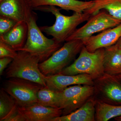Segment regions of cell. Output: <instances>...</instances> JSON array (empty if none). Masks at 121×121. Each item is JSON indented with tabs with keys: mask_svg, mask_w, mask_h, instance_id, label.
<instances>
[{
	"mask_svg": "<svg viewBox=\"0 0 121 121\" xmlns=\"http://www.w3.org/2000/svg\"><path fill=\"white\" fill-rule=\"evenodd\" d=\"M61 9L56 6L46 5L37 7L33 10L50 13L55 16L56 21L53 25L42 26L40 28L42 32L62 43L73 33L79 25L87 21L91 16L84 12H74L71 16H65L60 12Z\"/></svg>",
	"mask_w": 121,
	"mask_h": 121,
	"instance_id": "cell-1",
	"label": "cell"
},
{
	"mask_svg": "<svg viewBox=\"0 0 121 121\" xmlns=\"http://www.w3.org/2000/svg\"><path fill=\"white\" fill-rule=\"evenodd\" d=\"M37 20L36 13L33 12L27 22L28 33L26 43L20 51H25L37 56L41 62L60 48L62 43L53 38L49 39L45 37L37 25Z\"/></svg>",
	"mask_w": 121,
	"mask_h": 121,
	"instance_id": "cell-2",
	"label": "cell"
},
{
	"mask_svg": "<svg viewBox=\"0 0 121 121\" xmlns=\"http://www.w3.org/2000/svg\"><path fill=\"white\" fill-rule=\"evenodd\" d=\"M39 62L37 56L30 52L18 51L17 55L6 69V78L23 79L47 86L45 80L46 76L39 68Z\"/></svg>",
	"mask_w": 121,
	"mask_h": 121,
	"instance_id": "cell-3",
	"label": "cell"
},
{
	"mask_svg": "<svg viewBox=\"0 0 121 121\" xmlns=\"http://www.w3.org/2000/svg\"><path fill=\"white\" fill-rule=\"evenodd\" d=\"M104 51L105 48H102L91 52L84 46L78 58L59 74L70 75L87 74L95 80L105 73Z\"/></svg>",
	"mask_w": 121,
	"mask_h": 121,
	"instance_id": "cell-4",
	"label": "cell"
},
{
	"mask_svg": "<svg viewBox=\"0 0 121 121\" xmlns=\"http://www.w3.org/2000/svg\"><path fill=\"white\" fill-rule=\"evenodd\" d=\"M84 46L82 40L66 41L47 60L39 64L40 71L45 76L59 74L73 60Z\"/></svg>",
	"mask_w": 121,
	"mask_h": 121,
	"instance_id": "cell-5",
	"label": "cell"
},
{
	"mask_svg": "<svg viewBox=\"0 0 121 121\" xmlns=\"http://www.w3.org/2000/svg\"><path fill=\"white\" fill-rule=\"evenodd\" d=\"M43 86L23 79L11 78L5 82L3 88L15 99L20 107H25L37 103V93Z\"/></svg>",
	"mask_w": 121,
	"mask_h": 121,
	"instance_id": "cell-6",
	"label": "cell"
},
{
	"mask_svg": "<svg viewBox=\"0 0 121 121\" xmlns=\"http://www.w3.org/2000/svg\"><path fill=\"white\" fill-rule=\"evenodd\" d=\"M95 93L94 86L78 84L68 87L60 91L59 108L62 111V115H67L82 106Z\"/></svg>",
	"mask_w": 121,
	"mask_h": 121,
	"instance_id": "cell-7",
	"label": "cell"
},
{
	"mask_svg": "<svg viewBox=\"0 0 121 121\" xmlns=\"http://www.w3.org/2000/svg\"><path fill=\"white\" fill-rule=\"evenodd\" d=\"M87 21L82 27L77 29L66 41L75 40L82 41L95 33L114 27L121 23V21L101 10L91 16Z\"/></svg>",
	"mask_w": 121,
	"mask_h": 121,
	"instance_id": "cell-8",
	"label": "cell"
},
{
	"mask_svg": "<svg viewBox=\"0 0 121 121\" xmlns=\"http://www.w3.org/2000/svg\"><path fill=\"white\" fill-rule=\"evenodd\" d=\"M94 82V97L96 100L121 105V82L115 76L105 73Z\"/></svg>",
	"mask_w": 121,
	"mask_h": 121,
	"instance_id": "cell-9",
	"label": "cell"
},
{
	"mask_svg": "<svg viewBox=\"0 0 121 121\" xmlns=\"http://www.w3.org/2000/svg\"><path fill=\"white\" fill-rule=\"evenodd\" d=\"M33 10L29 0H2L0 1V15L17 22H27Z\"/></svg>",
	"mask_w": 121,
	"mask_h": 121,
	"instance_id": "cell-10",
	"label": "cell"
},
{
	"mask_svg": "<svg viewBox=\"0 0 121 121\" xmlns=\"http://www.w3.org/2000/svg\"><path fill=\"white\" fill-rule=\"evenodd\" d=\"M47 86L56 91H60L70 86L78 84L94 86V79L87 74L65 75L57 74L45 77Z\"/></svg>",
	"mask_w": 121,
	"mask_h": 121,
	"instance_id": "cell-11",
	"label": "cell"
},
{
	"mask_svg": "<svg viewBox=\"0 0 121 121\" xmlns=\"http://www.w3.org/2000/svg\"><path fill=\"white\" fill-rule=\"evenodd\" d=\"M121 37V23L117 26L108 29L95 36H92L82 40L89 51L94 52L96 50L114 45Z\"/></svg>",
	"mask_w": 121,
	"mask_h": 121,
	"instance_id": "cell-12",
	"label": "cell"
},
{
	"mask_svg": "<svg viewBox=\"0 0 121 121\" xmlns=\"http://www.w3.org/2000/svg\"><path fill=\"white\" fill-rule=\"evenodd\" d=\"M20 109L27 121H52L54 118L62 115L60 108H52L37 103Z\"/></svg>",
	"mask_w": 121,
	"mask_h": 121,
	"instance_id": "cell-13",
	"label": "cell"
},
{
	"mask_svg": "<svg viewBox=\"0 0 121 121\" xmlns=\"http://www.w3.org/2000/svg\"><path fill=\"white\" fill-rule=\"evenodd\" d=\"M33 9L37 7L51 5L60 7L66 11L82 13L93 6L94 0L82 1L78 0H29Z\"/></svg>",
	"mask_w": 121,
	"mask_h": 121,
	"instance_id": "cell-14",
	"label": "cell"
},
{
	"mask_svg": "<svg viewBox=\"0 0 121 121\" xmlns=\"http://www.w3.org/2000/svg\"><path fill=\"white\" fill-rule=\"evenodd\" d=\"M28 33L27 22H17L8 32L0 36V41L10 45L17 51H20L26 43Z\"/></svg>",
	"mask_w": 121,
	"mask_h": 121,
	"instance_id": "cell-15",
	"label": "cell"
},
{
	"mask_svg": "<svg viewBox=\"0 0 121 121\" xmlns=\"http://www.w3.org/2000/svg\"><path fill=\"white\" fill-rule=\"evenodd\" d=\"M96 101L93 96L75 111L69 114L55 118L52 121H95Z\"/></svg>",
	"mask_w": 121,
	"mask_h": 121,
	"instance_id": "cell-16",
	"label": "cell"
},
{
	"mask_svg": "<svg viewBox=\"0 0 121 121\" xmlns=\"http://www.w3.org/2000/svg\"><path fill=\"white\" fill-rule=\"evenodd\" d=\"M104 48L105 73L115 76L121 75V51L115 44Z\"/></svg>",
	"mask_w": 121,
	"mask_h": 121,
	"instance_id": "cell-17",
	"label": "cell"
},
{
	"mask_svg": "<svg viewBox=\"0 0 121 121\" xmlns=\"http://www.w3.org/2000/svg\"><path fill=\"white\" fill-rule=\"evenodd\" d=\"M102 9L121 21V0H94L93 6L84 12L91 16Z\"/></svg>",
	"mask_w": 121,
	"mask_h": 121,
	"instance_id": "cell-18",
	"label": "cell"
},
{
	"mask_svg": "<svg viewBox=\"0 0 121 121\" xmlns=\"http://www.w3.org/2000/svg\"><path fill=\"white\" fill-rule=\"evenodd\" d=\"M120 116L121 105L108 104L99 100L96 101L95 121H107Z\"/></svg>",
	"mask_w": 121,
	"mask_h": 121,
	"instance_id": "cell-19",
	"label": "cell"
},
{
	"mask_svg": "<svg viewBox=\"0 0 121 121\" xmlns=\"http://www.w3.org/2000/svg\"><path fill=\"white\" fill-rule=\"evenodd\" d=\"M37 103L43 105L60 108V91L52 90L47 86H43L37 93Z\"/></svg>",
	"mask_w": 121,
	"mask_h": 121,
	"instance_id": "cell-20",
	"label": "cell"
},
{
	"mask_svg": "<svg viewBox=\"0 0 121 121\" xmlns=\"http://www.w3.org/2000/svg\"><path fill=\"white\" fill-rule=\"evenodd\" d=\"M16 104L15 99L1 88L0 91V121L8 114Z\"/></svg>",
	"mask_w": 121,
	"mask_h": 121,
	"instance_id": "cell-21",
	"label": "cell"
},
{
	"mask_svg": "<svg viewBox=\"0 0 121 121\" xmlns=\"http://www.w3.org/2000/svg\"><path fill=\"white\" fill-rule=\"evenodd\" d=\"M1 121H27L17 103Z\"/></svg>",
	"mask_w": 121,
	"mask_h": 121,
	"instance_id": "cell-22",
	"label": "cell"
},
{
	"mask_svg": "<svg viewBox=\"0 0 121 121\" xmlns=\"http://www.w3.org/2000/svg\"><path fill=\"white\" fill-rule=\"evenodd\" d=\"M17 22L9 17L0 15V36L8 32Z\"/></svg>",
	"mask_w": 121,
	"mask_h": 121,
	"instance_id": "cell-23",
	"label": "cell"
},
{
	"mask_svg": "<svg viewBox=\"0 0 121 121\" xmlns=\"http://www.w3.org/2000/svg\"><path fill=\"white\" fill-rule=\"evenodd\" d=\"M17 52L8 44L0 41V58L9 57L13 59L17 55Z\"/></svg>",
	"mask_w": 121,
	"mask_h": 121,
	"instance_id": "cell-24",
	"label": "cell"
},
{
	"mask_svg": "<svg viewBox=\"0 0 121 121\" xmlns=\"http://www.w3.org/2000/svg\"><path fill=\"white\" fill-rule=\"evenodd\" d=\"M13 59L9 57L0 58V75H2L4 69L9 65Z\"/></svg>",
	"mask_w": 121,
	"mask_h": 121,
	"instance_id": "cell-25",
	"label": "cell"
},
{
	"mask_svg": "<svg viewBox=\"0 0 121 121\" xmlns=\"http://www.w3.org/2000/svg\"><path fill=\"white\" fill-rule=\"evenodd\" d=\"M115 44L121 51V37L118 39Z\"/></svg>",
	"mask_w": 121,
	"mask_h": 121,
	"instance_id": "cell-26",
	"label": "cell"
},
{
	"mask_svg": "<svg viewBox=\"0 0 121 121\" xmlns=\"http://www.w3.org/2000/svg\"><path fill=\"white\" fill-rule=\"evenodd\" d=\"M115 120L117 121H121V116L117 117L114 118Z\"/></svg>",
	"mask_w": 121,
	"mask_h": 121,
	"instance_id": "cell-27",
	"label": "cell"
},
{
	"mask_svg": "<svg viewBox=\"0 0 121 121\" xmlns=\"http://www.w3.org/2000/svg\"><path fill=\"white\" fill-rule=\"evenodd\" d=\"M116 76V77L118 79V80H119L121 82V75H119L116 76Z\"/></svg>",
	"mask_w": 121,
	"mask_h": 121,
	"instance_id": "cell-28",
	"label": "cell"
},
{
	"mask_svg": "<svg viewBox=\"0 0 121 121\" xmlns=\"http://www.w3.org/2000/svg\"><path fill=\"white\" fill-rule=\"evenodd\" d=\"M2 0H0V1H1Z\"/></svg>",
	"mask_w": 121,
	"mask_h": 121,
	"instance_id": "cell-29",
	"label": "cell"
}]
</instances>
